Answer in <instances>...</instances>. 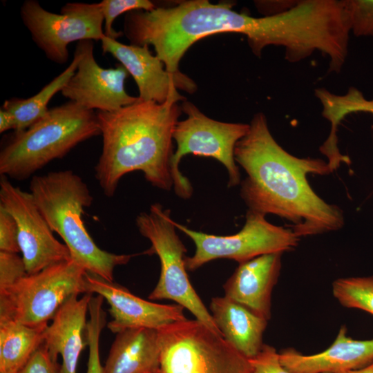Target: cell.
Here are the masks:
<instances>
[{
	"instance_id": "ffe728a7",
	"label": "cell",
	"mask_w": 373,
	"mask_h": 373,
	"mask_svg": "<svg viewBox=\"0 0 373 373\" xmlns=\"http://www.w3.org/2000/svg\"><path fill=\"white\" fill-rule=\"evenodd\" d=\"M45 329L0 317V373H19L43 344Z\"/></svg>"
},
{
	"instance_id": "7c38bea8",
	"label": "cell",
	"mask_w": 373,
	"mask_h": 373,
	"mask_svg": "<svg viewBox=\"0 0 373 373\" xmlns=\"http://www.w3.org/2000/svg\"><path fill=\"white\" fill-rule=\"evenodd\" d=\"M75 48L80 60L61 91L64 97L84 108L103 112L115 111L139 100L125 89L128 73L122 65L104 68L97 63L92 40L80 41Z\"/></svg>"
},
{
	"instance_id": "9a60e30c",
	"label": "cell",
	"mask_w": 373,
	"mask_h": 373,
	"mask_svg": "<svg viewBox=\"0 0 373 373\" xmlns=\"http://www.w3.org/2000/svg\"><path fill=\"white\" fill-rule=\"evenodd\" d=\"M283 253L261 255L239 263L224 283V296L269 321L271 294L282 267Z\"/></svg>"
},
{
	"instance_id": "3957f363",
	"label": "cell",
	"mask_w": 373,
	"mask_h": 373,
	"mask_svg": "<svg viewBox=\"0 0 373 373\" xmlns=\"http://www.w3.org/2000/svg\"><path fill=\"white\" fill-rule=\"evenodd\" d=\"M29 189L52 231L62 238L71 258L88 273L113 282L115 267L135 256L108 252L95 244L82 218L93 198L87 184L73 171L34 175Z\"/></svg>"
},
{
	"instance_id": "4fadbf2b",
	"label": "cell",
	"mask_w": 373,
	"mask_h": 373,
	"mask_svg": "<svg viewBox=\"0 0 373 373\" xmlns=\"http://www.w3.org/2000/svg\"><path fill=\"white\" fill-rule=\"evenodd\" d=\"M103 53L115 57L134 79L142 101L162 104L174 99L186 100L178 89L192 93L197 89L195 83L180 72L171 73L166 70L162 60L149 50V46L122 44L107 37L101 39Z\"/></svg>"
},
{
	"instance_id": "4dcf8cb0",
	"label": "cell",
	"mask_w": 373,
	"mask_h": 373,
	"mask_svg": "<svg viewBox=\"0 0 373 373\" xmlns=\"http://www.w3.org/2000/svg\"><path fill=\"white\" fill-rule=\"evenodd\" d=\"M348 108L351 113L367 112L373 115V97L367 99L361 90H357L351 95Z\"/></svg>"
},
{
	"instance_id": "5bb4252c",
	"label": "cell",
	"mask_w": 373,
	"mask_h": 373,
	"mask_svg": "<svg viewBox=\"0 0 373 373\" xmlns=\"http://www.w3.org/2000/svg\"><path fill=\"white\" fill-rule=\"evenodd\" d=\"M85 278L88 293L100 295L108 303L112 320L107 327L113 333L132 328L160 330L186 319L184 308L180 305H163L146 300L120 285L88 272Z\"/></svg>"
},
{
	"instance_id": "7a4b0ae2",
	"label": "cell",
	"mask_w": 373,
	"mask_h": 373,
	"mask_svg": "<svg viewBox=\"0 0 373 373\" xmlns=\"http://www.w3.org/2000/svg\"><path fill=\"white\" fill-rule=\"evenodd\" d=\"M178 102L139 99L115 111H96L102 149L95 176L106 196H113L122 178L133 171L142 172L153 186L171 189L173 135L182 113Z\"/></svg>"
},
{
	"instance_id": "44dd1931",
	"label": "cell",
	"mask_w": 373,
	"mask_h": 373,
	"mask_svg": "<svg viewBox=\"0 0 373 373\" xmlns=\"http://www.w3.org/2000/svg\"><path fill=\"white\" fill-rule=\"evenodd\" d=\"M79 60V52L75 48L72 61L68 67L37 94L29 98L12 97L5 101L1 108L9 111L13 116L16 132L27 129L47 114L49 111L48 105L50 99L56 93L61 91L73 75Z\"/></svg>"
},
{
	"instance_id": "e0dca14e",
	"label": "cell",
	"mask_w": 373,
	"mask_h": 373,
	"mask_svg": "<svg viewBox=\"0 0 373 373\" xmlns=\"http://www.w3.org/2000/svg\"><path fill=\"white\" fill-rule=\"evenodd\" d=\"M92 294L70 297L58 309L44 331V343L50 355L61 356L63 373H77L82 350L88 346L86 314Z\"/></svg>"
},
{
	"instance_id": "ba28073f",
	"label": "cell",
	"mask_w": 373,
	"mask_h": 373,
	"mask_svg": "<svg viewBox=\"0 0 373 373\" xmlns=\"http://www.w3.org/2000/svg\"><path fill=\"white\" fill-rule=\"evenodd\" d=\"M181 108L186 118L178 121L174 129L173 137L177 147L171 162L175 193L183 199L192 195V185L179 167L182 157L188 154L218 160L227 171L228 187L240 184V173L235 160L234 150L237 142L248 132L249 124L213 119L186 99L182 102Z\"/></svg>"
},
{
	"instance_id": "52a82bcc",
	"label": "cell",
	"mask_w": 373,
	"mask_h": 373,
	"mask_svg": "<svg viewBox=\"0 0 373 373\" xmlns=\"http://www.w3.org/2000/svg\"><path fill=\"white\" fill-rule=\"evenodd\" d=\"M86 272L70 258L27 274L0 291V317L32 327L46 328L70 297L88 293Z\"/></svg>"
},
{
	"instance_id": "9c48e42d",
	"label": "cell",
	"mask_w": 373,
	"mask_h": 373,
	"mask_svg": "<svg viewBox=\"0 0 373 373\" xmlns=\"http://www.w3.org/2000/svg\"><path fill=\"white\" fill-rule=\"evenodd\" d=\"M265 215L247 210L245 222L236 233L218 236L195 231L174 222L175 227L195 246L192 256L184 258L187 271H193L216 259H229L239 263L261 255L284 253L296 247L300 241L291 228L269 222Z\"/></svg>"
},
{
	"instance_id": "d6986e66",
	"label": "cell",
	"mask_w": 373,
	"mask_h": 373,
	"mask_svg": "<svg viewBox=\"0 0 373 373\" xmlns=\"http://www.w3.org/2000/svg\"><path fill=\"white\" fill-rule=\"evenodd\" d=\"M104 373H155L160 363L158 331L127 329L116 334Z\"/></svg>"
},
{
	"instance_id": "ac0fdd59",
	"label": "cell",
	"mask_w": 373,
	"mask_h": 373,
	"mask_svg": "<svg viewBox=\"0 0 373 373\" xmlns=\"http://www.w3.org/2000/svg\"><path fill=\"white\" fill-rule=\"evenodd\" d=\"M211 314L224 339L248 359L263 345L267 322L246 307L226 296L212 298Z\"/></svg>"
},
{
	"instance_id": "cb8c5ba5",
	"label": "cell",
	"mask_w": 373,
	"mask_h": 373,
	"mask_svg": "<svg viewBox=\"0 0 373 373\" xmlns=\"http://www.w3.org/2000/svg\"><path fill=\"white\" fill-rule=\"evenodd\" d=\"M99 3L104 17V35L113 39L122 35V32L116 31L113 27L119 15L135 10L149 11L156 7L149 0H103Z\"/></svg>"
},
{
	"instance_id": "f546056e",
	"label": "cell",
	"mask_w": 373,
	"mask_h": 373,
	"mask_svg": "<svg viewBox=\"0 0 373 373\" xmlns=\"http://www.w3.org/2000/svg\"><path fill=\"white\" fill-rule=\"evenodd\" d=\"M297 1H255L257 8L264 13L265 16H271L282 13L292 6Z\"/></svg>"
},
{
	"instance_id": "30bf717a",
	"label": "cell",
	"mask_w": 373,
	"mask_h": 373,
	"mask_svg": "<svg viewBox=\"0 0 373 373\" xmlns=\"http://www.w3.org/2000/svg\"><path fill=\"white\" fill-rule=\"evenodd\" d=\"M20 17L35 44L49 60L58 64L67 62L70 43L101 41L104 35L99 3H67L57 14L45 10L36 0H26Z\"/></svg>"
},
{
	"instance_id": "8fae6325",
	"label": "cell",
	"mask_w": 373,
	"mask_h": 373,
	"mask_svg": "<svg viewBox=\"0 0 373 373\" xmlns=\"http://www.w3.org/2000/svg\"><path fill=\"white\" fill-rule=\"evenodd\" d=\"M0 206L17 222L19 246L28 274L71 258L66 245L54 236L30 192L14 186L5 175L0 179Z\"/></svg>"
},
{
	"instance_id": "8992f818",
	"label": "cell",
	"mask_w": 373,
	"mask_h": 373,
	"mask_svg": "<svg viewBox=\"0 0 373 373\" xmlns=\"http://www.w3.org/2000/svg\"><path fill=\"white\" fill-rule=\"evenodd\" d=\"M174 222L171 211L158 202L136 217L139 232L151 245L146 253L157 254L161 265L159 280L149 298L173 300L222 334L188 278L184 262L186 249L176 232Z\"/></svg>"
},
{
	"instance_id": "603a6c76",
	"label": "cell",
	"mask_w": 373,
	"mask_h": 373,
	"mask_svg": "<svg viewBox=\"0 0 373 373\" xmlns=\"http://www.w3.org/2000/svg\"><path fill=\"white\" fill-rule=\"evenodd\" d=\"M103 301L100 295H92L89 302L86 329L89 352L86 373H104L99 356V338L106 323Z\"/></svg>"
},
{
	"instance_id": "2e32d148",
	"label": "cell",
	"mask_w": 373,
	"mask_h": 373,
	"mask_svg": "<svg viewBox=\"0 0 373 373\" xmlns=\"http://www.w3.org/2000/svg\"><path fill=\"white\" fill-rule=\"evenodd\" d=\"M283 365L291 373H326L363 368L373 363V338L357 340L342 325L331 345L314 354L289 347L279 352Z\"/></svg>"
},
{
	"instance_id": "4316f807",
	"label": "cell",
	"mask_w": 373,
	"mask_h": 373,
	"mask_svg": "<svg viewBox=\"0 0 373 373\" xmlns=\"http://www.w3.org/2000/svg\"><path fill=\"white\" fill-rule=\"evenodd\" d=\"M251 373H291L280 362L275 347L264 344L259 353L249 359Z\"/></svg>"
},
{
	"instance_id": "f1b7e54d",
	"label": "cell",
	"mask_w": 373,
	"mask_h": 373,
	"mask_svg": "<svg viewBox=\"0 0 373 373\" xmlns=\"http://www.w3.org/2000/svg\"><path fill=\"white\" fill-rule=\"evenodd\" d=\"M19 373H63V372L61 364L50 355L43 343Z\"/></svg>"
},
{
	"instance_id": "7402d4cb",
	"label": "cell",
	"mask_w": 373,
	"mask_h": 373,
	"mask_svg": "<svg viewBox=\"0 0 373 373\" xmlns=\"http://www.w3.org/2000/svg\"><path fill=\"white\" fill-rule=\"evenodd\" d=\"M332 294L342 306L373 316V275L338 278L332 283Z\"/></svg>"
},
{
	"instance_id": "d6a6232c",
	"label": "cell",
	"mask_w": 373,
	"mask_h": 373,
	"mask_svg": "<svg viewBox=\"0 0 373 373\" xmlns=\"http://www.w3.org/2000/svg\"><path fill=\"white\" fill-rule=\"evenodd\" d=\"M326 373H373V363L366 367L358 370Z\"/></svg>"
},
{
	"instance_id": "d4e9b609",
	"label": "cell",
	"mask_w": 373,
	"mask_h": 373,
	"mask_svg": "<svg viewBox=\"0 0 373 373\" xmlns=\"http://www.w3.org/2000/svg\"><path fill=\"white\" fill-rule=\"evenodd\" d=\"M350 30L356 37H373V0H344Z\"/></svg>"
},
{
	"instance_id": "1f68e13d",
	"label": "cell",
	"mask_w": 373,
	"mask_h": 373,
	"mask_svg": "<svg viewBox=\"0 0 373 373\" xmlns=\"http://www.w3.org/2000/svg\"><path fill=\"white\" fill-rule=\"evenodd\" d=\"M15 121L12 114L3 108L0 109V133L14 129L15 131Z\"/></svg>"
},
{
	"instance_id": "5b68a950",
	"label": "cell",
	"mask_w": 373,
	"mask_h": 373,
	"mask_svg": "<svg viewBox=\"0 0 373 373\" xmlns=\"http://www.w3.org/2000/svg\"><path fill=\"white\" fill-rule=\"evenodd\" d=\"M157 331L160 356L155 373H251L247 358L196 318Z\"/></svg>"
},
{
	"instance_id": "83f0119b",
	"label": "cell",
	"mask_w": 373,
	"mask_h": 373,
	"mask_svg": "<svg viewBox=\"0 0 373 373\" xmlns=\"http://www.w3.org/2000/svg\"><path fill=\"white\" fill-rule=\"evenodd\" d=\"M0 251L18 254V227L15 218L0 206Z\"/></svg>"
},
{
	"instance_id": "484cf974",
	"label": "cell",
	"mask_w": 373,
	"mask_h": 373,
	"mask_svg": "<svg viewBox=\"0 0 373 373\" xmlns=\"http://www.w3.org/2000/svg\"><path fill=\"white\" fill-rule=\"evenodd\" d=\"M27 274L22 257L16 253L0 251V291L11 287Z\"/></svg>"
},
{
	"instance_id": "6da1fadb",
	"label": "cell",
	"mask_w": 373,
	"mask_h": 373,
	"mask_svg": "<svg viewBox=\"0 0 373 373\" xmlns=\"http://www.w3.org/2000/svg\"><path fill=\"white\" fill-rule=\"evenodd\" d=\"M234 157L247 174L240 195L247 210L289 221L300 238L344 226L342 209L318 195L307 178L332 173L327 162L298 157L285 150L271 135L264 113L254 115L248 132L236 145Z\"/></svg>"
},
{
	"instance_id": "277c9868",
	"label": "cell",
	"mask_w": 373,
	"mask_h": 373,
	"mask_svg": "<svg viewBox=\"0 0 373 373\" xmlns=\"http://www.w3.org/2000/svg\"><path fill=\"white\" fill-rule=\"evenodd\" d=\"M99 135L96 112L69 101L49 109L27 129L15 131L1 150L0 174L26 180L79 144Z\"/></svg>"
}]
</instances>
